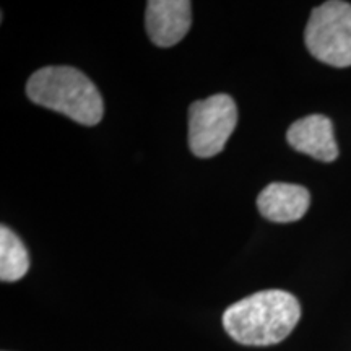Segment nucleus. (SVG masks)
I'll return each instance as SVG.
<instances>
[{"label": "nucleus", "instance_id": "obj_1", "mask_svg": "<svg viewBox=\"0 0 351 351\" xmlns=\"http://www.w3.org/2000/svg\"><path fill=\"white\" fill-rule=\"evenodd\" d=\"M301 317V306L291 293L267 289L228 307L223 327L245 346H270L283 341Z\"/></svg>", "mask_w": 351, "mask_h": 351}, {"label": "nucleus", "instance_id": "obj_2", "mask_svg": "<svg viewBox=\"0 0 351 351\" xmlns=\"http://www.w3.org/2000/svg\"><path fill=\"white\" fill-rule=\"evenodd\" d=\"M26 95L34 104L65 114L82 125H96L103 119L104 104L98 88L73 67L39 69L26 83Z\"/></svg>", "mask_w": 351, "mask_h": 351}, {"label": "nucleus", "instance_id": "obj_3", "mask_svg": "<svg viewBox=\"0 0 351 351\" xmlns=\"http://www.w3.org/2000/svg\"><path fill=\"white\" fill-rule=\"evenodd\" d=\"M307 51L337 69L351 65V3L330 0L315 7L306 25Z\"/></svg>", "mask_w": 351, "mask_h": 351}, {"label": "nucleus", "instance_id": "obj_4", "mask_svg": "<svg viewBox=\"0 0 351 351\" xmlns=\"http://www.w3.org/2000/svg\"><path fill=\"white\" fill-rule=\"evenodd\" d=\"M238 124V106L228 95H213L189 108V148L199 158H212L225 148Z\"/></svg>", "mask_w": 351, "mask_h": 351}, {"label": "nucleus", "instance_id": "obj_5", "mask_svg": "<svg viewBox=\"0 0 351 351\" xmlns=\"http://www.w3.org/2000/svg\"><path fill=\"white\" fill-rule=\"evenodd\" d=\"M191 2L187 0H152L147 3L145 25L148 38L158 47L176 46L191 29Z\"/></svg>", "mask_w": 351, "mask_h": 351}, {"label": "nucleus", "instance_id": "obj_6", "mask_svg": "<svg viewBox=\"0 0 351 351\" xmlns=\"http://www.w3.org/2000/svg\"><path fill=\"white\" fill-rule=\"evenodd\" d=\"M287 140L293 150L313 156L322 163H332L339 158L333 124L324 114H311L293 122L287 132Z\"/></svg>", "mask_w": 351, "mask_h": 351}, {"label": "nucleus", "instance_id": "obj_7", "mask_svg": "<svg viewBox=\"0 0 351 351\" xmlns=\"http://www.w3.org/2000/svg\"><path fill=\"white\" fill-rule=\"evenodd\" d=\"M311 205L306 187L298 184H269L257 197V208L263 218L275 223H291L304 217Z\"/></svg>", "mask_w": 351, "mask_h": 351}, {"label": "nucleus", "instance_id": "obj_8", "mask_svg": "<svg viewBox=\"0 0 351 351\" xmlns=\"http://www.w3.org/2000/svg\"><path fill=\"white\" fill-rule=\"evenodd\" d=\"M29 269V256L25 244L10 228H0V280L16 282Z\"/></svg>", "mask_w": 351, "mask_h": 351}]
</instances>
